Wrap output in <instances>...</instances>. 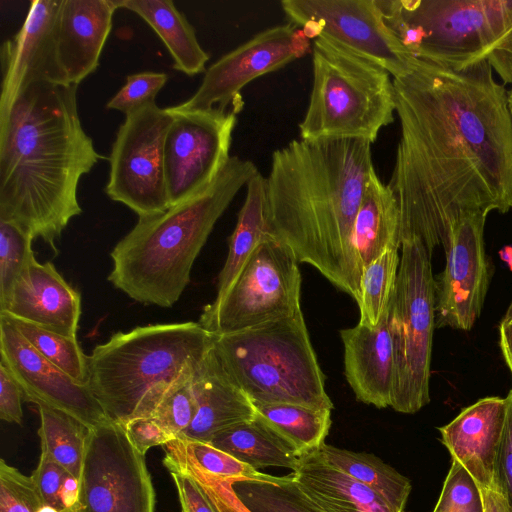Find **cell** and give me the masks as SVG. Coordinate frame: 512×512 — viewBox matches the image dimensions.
<instances>
[{"label":"cell","instance_id":"obj_51","mask_svg":"<svg viewBox=\"0 0 512 512\" xmlns=\"http://www.w3.org/2000/svg\"><path fill=\"white\" fill-rule=\"evenodd\" d=\"M511 318H512V301H511V303H510V305H509V307H508V309H507V311H506V313H505V315H504V317H503V319H502V321H501V322H502V323H506V322H508Z\"/></svg>","mask_w":512,"mask_h":512},{"label":"cell","instance_id":"obj_19","mask_svg":"<svg viewBox=\"0 0 512 512\" xmlns=\"http://www.w3.org/2000/svg\"><path fill=\"white\" fill-rule=\"evenodd\" d=\"M0 314L54 333L76 337L81 296L52 263H39L33 256L7 299L0 303Z\"/></svg>","mask_w":512,"mask_h":512},{"label":"cell","instance_id":"obj_6","mask_svg":"<svg viewBox=\"0 0 512 512\" xmlns=\"http://www.w3.org/2000/svg\"><path fill=\"white\" fill-rule=\"evenodd\" d=\"M414 58L453 69L488 61L512 84V0H377Z\"/></svg>","mask_w":512,"mask_h":512},{"label":"cell","instance_id":"obj_48","mask_svg":"<svg viewBox=\"0 0 512 512\" xmlns=\"http://www.w3.org/2000/svg\"><path fill=\"white\" fill-rule=\"evenodd\" d=\"M79 494V481L76 477L69 474L65 479V482L61 491V500L64 506V510L73 509L78 504Z\"/></svg>","mask_w":512,"mask_h":512},{"label":"cell","instance_id":"obj_11","mask_svg":"<svg viewBox=\"0 0 512 512\" xmlns=\"http://www.w3.org/2000/svg\"><path fill=\"white\" fill-rule=\"evenodd\" d=\"M172 121L170 107L161 108L155 101L147 103L126 114L113 142L105 192L139 218L160 214L171 206L164 141Z\"/></svg>","mask_w":512,"mask_h":512},{"label":"cell","instance_id":"obj_4","mask_svg":"<svg viewBox=\"0 0 512 512\" xmlns=\"http://www.w3.org/2000/svg\"><path fill=\"white\" fill-rule=\"evenodd\" d=\"M257 171L252 161L231 156L207 187L160 214L139 218L112 250L108 280L135 301L173 306L214 225Z\"/></svg>","mask_w":512,"mask_h":512},{"label":"cell","instance_id":"obj_42","mask_svg":"<svg viewBox=\"0 0 512 512\" xmlns=\"http://www.w3.org/2000/svg\"><path fill=\"white\" fill-rule=\"evenodd\" d=\"M507 367L512 376V367ZM505 399L506 415L494 462L492 489L512 507V388Z\"/></svg>","mask_w":512,"mask_h":512},{"label":"cell","instance_id":"obj_32","mask_svg":"<svg viewBox=\"0 0 512 512\" xmlns=\"http://www.w3.org/2000/svg\"><path fill=\"white\" fill-rule=\"evenodd\" d=\"M41 453L79 479L91 429L60 410L37 404Z\"/></svg>","mask_w":512,"mask_h":512},{"label":"cell","instance_id":"obj_46","mask_svg":"<svg viewBox=\"0 0 512 512\" xmlns=\"http://www.w3.org/2000/svg\"><path fill=\"white\" fill-rule=\"evenodd\" d=\"M24 394L20 386L0 363V418L21 425Z\"/></svg>","mask_w":512,"mask_h":512},{"label":"cell","instance_id":"obj_49","mask_svg":"<svg viewBox=\"0 0 512 512\" xmlns=\"http://www.w3.org/2000/svg\"><path fill=\"white\" fill-rule=\"evenodd\" d=\"M499 346L506 365L512 367V324L500 323Z\"/></svg>","mask_w":512,"mask_h":512},{"label":"cell","instance_id":"obj_40","mask_svg":"<svg viewBox=\"0 0 512 512\" xmlns=\"http://www.w3.org/2000/svg\"><path fill=\"white\" fill-rule=\"evenodd\" d=\"M44 504L32 478L0 461V512H36Z\"/></svg>","mask_w":512,"mask_h":512},{"label":"cell","instance_id":"obj_53","mask_svg":"<svg viewBox=\"0 0 512 512\" xmlns=\"http://www.w3.org/2000/svg\"><path fill=\"white\" fill-rule=\"evenodd\" d=\"M508 109H509V114H510V118H511V122H512V88L510 90H508Z\"/></svg>","mask_w":512,"mask_h":512},{"label":"cell","instance_id":"obj_37","mask_svg":"<svg viewBox=\"0 0 512 512\" xmlns=\"http://www.w3.org/2000/svg\"><path fill=\"white\" fill-rule=\"evenodd\" d=\"M33 239L18 226L0 221V303L7 299L17 278L34 256Z\"/></svg>","mask_w":512,"mask_h":512},{"label":"cell","instance_id":"obj_3","mask_svg":"<svg viewBox=\"0 0 512 512\" xmlns=\"http://www.w3.org/2000/svg\"><path fill=\"white\" fill-rule=\"evenodd\" d=\"M77 88L34 83L0 118V221L55 252V241L82 212L79 181L101 158L82 127Z\"/></svg>","mask_w":512,"mask_h":512},{"label":"cell","instance_id":"obj_7","mask_svg":"<svg viewBox=\"0 0 512 512\" xmlns=\"http://www.w3.org/2000/svg\"><path fill=\"white\" fill-rule=\"evenodd\" d=\"M212 344L225 373L253 403L333 409L302 310L238 332L212 334Z\"/></svg>","mask_w":512,"mask_h":512},{"label":"cell","instance_id":"obj_20","mask_svg":"<svg viewBox=\"0 0 512 512\" xmlns=\"http://www.w3.org/2000/svg\"><path fill=\"white\" fill-rule=\"evenodd\" d=\"M119 0H61L55 27L63 83L79 85L99 65Z\"/></svg>","mask_w":512,"mask_h":512},{"label":"cell","instance_id":"obj_23","mask_svg":"<svg viewBox=\"0 0 512 512\" xmlns=\"http://www.w3.org/2000/svg\"><path fill=\"white\" fill-rule=\"evenodd\" d=\"M195 417L179 439L209 443L221 431L256 416L248 396L225 373L213 344L193 374Z\"/></svg>","mask_w":512,"mask_h":512},{"label":"cell","instance_id":"obj_21","mask_svg":"<svg viewBox=\"0 0 512 512\" xmlns=\"http://www.w3.org/2000/svg\"><path fill=\"white\" fill-rule=\"evenodd\" d=\"M506 399L485 397L439 428L452 460L461 464L480 488L492 489L494 462L504 426Z\"/></svg>","mask_w":512,"mask_h":512},{"label":"cell","instance_id":"obj_18","mask_svg":"<svg viewBox=\"0 0 512 512\" xmlns=\"http://www.w3.org/2000/svg\"><path fill=\"white\" fill-rule=\"evenodd\" d=\"M60 5L61 0L31 1L22 27L3 43L0 118L26 87L39 82L64 84L55 41Z\"/></svg>","mask_w":512,"mask_h":512},{"label":"cell","instance_id":"obj_41","mask_svg":"<svg viewBox=\"0 0 512 512\" xmlns=\"http://www.w3.org/2000/svg\"><path fill=\"white\" fill-rule=\"evenodd\" d=\"M168 75L163 72H141L129 75L125 84L108 101V109L118 110L125 115L155 101L158 92L164 87Z\"/></svg>","mask_w":512,"mask_h":512},{"label":"cell","instance_id":"obj_22","mask_svg":"<svg viewBox=\"0 0 512 512\" xmlns=\"http://www.w3.org/2000/svg\"><path fill=\"white\" fill-rule=\"evenodd\" d=\"M344 373L356 398L379 409L390 407L394 352L388 309L374 328L358 323L340 331Z\"/></svg>","mask_w":512,"mask_h":512},{"label":"cell","instance_id":"obj_38","mask_svg":"<svg viewBox=\"0 0 512 512\" xmlns=\"http://www.w3.org/2000/svg\"><path fill=\"white\" fill-rule=\"evenodd\" d=\"M164 466L190 475L201 487L217 512H250L237 498L232 489V478H224L207 473L192 463L165 452Z\"/></svg>","mask_w":512,"mask_h":512},{"label":"cell","instance_id":"obj_45","mask_svg":"<svg viewBox=\"0 0 512 512\" xmlns=\"http://www.w3.org/2000/svg\"><path fill=\"white\" fill-rule=\"evenodd\" d=\"M182 512H217L199 484L188 474L172 470Z\"/></svg>","mask_w":512,"mask_h":512},{"label":"cell","instance_id":"obj_13","mask_svg":"<svg viewBox=\"0 0 512 512\" xmlns=\"http://www.w3.org/2000/svg\"><path fill=\"white\" fill-rule=\"evenodd\" d=\"M289 22L310 40L326 39L390 73L402 74L412 57L386 25L377 0H283Z\"/></svg>","mask_w":512,"mask_h":512},{"label":"cell","instance_id":"obj_30","mask_svg":"<svg viewBox=\"0 0 512 512\" xmlns=\"http://www.w3.org/2000/svg\"><path fill=\"white\" fill-rule=\"evenodd\" d=\"M253 403V402H252ZM256 415L301 457L317 452L332 424L330 409L290 403H253Z\"/></svg>","mask_w":512,"mask_h":512},{"label":"cell","instance_id":"obj_47","mask_svg":"<svg viewBox=\"0 0 512 512\" xmlns=\"http://www.w3.org/2000/svg\"><path fill=\"white\" fill-rule=\"evenodd\" d=\"M484 512H512L506 499L493 489L481 488Z\"/></svg>","mask_w":512,"mask_h":512},{"label":"cell","instance_id":"obj_29","mask_svg":"<svg viewBox=\"0 0 512 512\" xmlns=\"http://www.w3.org/2000/svg\"><path fill=\"white\" fill-rule=\"evenodd\" d=\"M328 464L381 496L396 512H405L411 483L373 454L354 452L324 443L317 451Z\"/></svg>","mask_w":512,"mask_h":512},{"label":"cell","instance_id":"obj_15","mask_svg":"<svg viewBox=\"0 0 512 512\" xmlns=\"http://www.w3.org/2000/svg\"><path fill=\"white\" fill-rule=\"evenodd\" d=\"M312 50V41L292 23L267 28L223 55L205 71L197 91L184 109L242 107L240 91L256 78L279 70Z\"/></svg>","mask_w":512,"mask_h":512},{"label":"cell","instance_id":"obj_17","mask_svg":"<svg viewBox=\"0 0 512 512\" xmlns=\"http://www.w3.org/2000/svg\"><path fill=\"white\" fill-rule=\"evenodd\" d=\"M0 354V363L20 386L25 400L67 413L90 429L112 422L88 385L47 360L3 315Z\"/></svg>","mask_w":512,"mask_h":512},{"label":"cell","instance_id":"obj_52","mask_svg":"<svg viewBox=\"0 0 512 512\" xmlns=\"http://www.w3.org/2000/svg\"><path fill=\"white\" fill-rule=\"evenodd\" d=\"M36 512H60L56 508L49 506V505H43L40 507Z\"/></svg>","mask_w":512,"mask_h":512},{"label":"cell","instance_id":"obj_14","mask_svg":"<svg viewBox=\"0 0 512 512\" xmlns=\"http://www.w3.org/2000/svg\"><path fill=\"white\" fill-rule=\"evenodd\" d=\"M173 121L164 141L165 179L170 205L207 187L230 159L237 124L233 110L170 107Z\"/></svg>","mask_w":512,"mask_h":512},{"label":"cell","instance_id":"obj_16","mask_svg":"<svg viewBox=\"0 0 512 512\" xmlns=\"http://www.w3.org/2000/svg\"><path fill=\"white\" fill-rule=\"evenodd\" d=\"M488 214L459 219L444 245L446 264L435 280V327L470 330L479 318L489 286L484 226Z\"/></svg>","mask_w":512,"mask_h":512},{"label":"cell","instance_id":"obj_35","mask_svg":"<svg viewBox=\"0 0 512 512\" xmlns=\"http://www.w3.org/2000/svg\"><path fill=\"white\" fill-rule=\"evenodd\" d=\"M163 446L165 452L182 458L215 476L257 479L263 474L209 443L176 438Z\"/></svg>","mask_w":512,"mask_h":512},{"label":"cell","instance_id":"obj_2","mask_svg":"<svg viewBox=\"0 0 512 512\" xmlns=\"http://www.w3.org/2000/svg\"><path fill=\"white\" fill-rule=\"evenodd\" d=\"M373 170L366 140L295 139L273 152L266 177L269 233L357 304L353 226Z\"/></svg>","mask_w":512,"mask_h":512},{"label":"cell","instance_id":"obj_24","mask_svg":"<svg viewBox=\"0 0 512 512\" xmlns=\"http://www.w3.org/2000/svg\"><path fill=\"white\" fill-rule=\"evenodd\" d=\"M293 476L325 512H396L375 491L325 462L317 452L301 456Z\"/></svg>","mask_w":512,"mask_h":512},{"label":"cell","instance_id":"obj_55","mask_svg":"<svg viewBox=\"0 0 512 512\" xmlns=\"http://www.w3.org/2000/svg\"><path fill=\"white\" fill-rule=\"evenodd\" d=\"M63 512H75V511L70 509V510H64Z\"/></svg>","mask_w":512,"mask_h":512},{"label":"cell","instance_id":"obj_28","mask_svg":"<svg viewBox=\"0 0 512 512\" xmlns=\"http://www.w3.org/2000/svg\"><path fill=\"white\" fill-rule=\"evenodd\" d=\"M266 177L257 171L246 184V198L230 236L225 264L217 280V296L229 289L255 248L267 236Z\"/></svg>","mask_w":512,"mask_h":512},{"label":"cell","instance_id":"obj_43","mask_svg":"<svg viewBox=\"0 0 512 512\" xmlns=\"http://www.w3.org/2000/svg\"><path fill=\"white\" fill-rule=\"evenodd\" d=\"M69 474L64 467L41 453L37 467L30 477L45 505L60 512L64 511L61 491Z\"/></svg>","mask_w":512,"mask_h":512},{"label":"cell","instance_id":"obj_44","mask_svg":"<svg viewBox=\"0 0 512 512\" xmlns=\"http://www.w3.org/2000/svg\"><path fill=\"white\" fill-rule=\"evenodd\" d=\"M122 427L131 444L143 455L152 447L176 439L152 417L135 418L122 424Z\"/></svg>","mask_w":512,"mask_h":512},{"label":"cell","instance_id":"obj_39","mask_svg":"<svg viewBox=\"0 0 512 512\" xmlns=\"http://www.w3.org/2000/svg\"><path fill=\"white\" fill-rule=\"evenodd\" d=\"M433 512H484L480 486L456 461L452 460Z\"/></svg>","mask_w":512,"mask_h":512},{"label":"cell","instance_id":"obj_54","mask_svg":"<svg viewBox=\"0 0 512 512\" xmlns=\"http://www.w3.org/2000/svg\"><path fill=\"white\" fill-rule=\"evenodd\" d=\"M501 323H502V322H501ZM503 324H512V318H511L508 322L503 323Z\"/></svg>","mask_w":512,"mask_h":512},{"label":"cell","instance_id":"obj_26","mask_svg":"<svg viewBox=\"0 0 512 512\" xmlns=\"http://www.w3.org/2000/svg\"><path fill=\"white\" fill-rule=\"evenodd\" d=\"M119 7L140 16L170 52L173 68L194 76L206 71L209 55L200 46L194 28L171 0H119Z\"/></svg>","mask_w":512,"mask_h":512},{"label":"cell","instance_id":"obj_31","mask_svg":"<svg viewBox=\"0 0 512 512\" xmlns=\"http://www.w3.org/2000/svg\"><path fill=\"white\" fill-rule=\"evenodd\" d=\"M232 489L250 512H325L299 486L293 473L232 479Z\"/></svg>","mask_w":512,"mask_h":512},{"label":"cell","instance_id":"obj_8","mask_svg":"<svg viewBox=\"0 0 512 512\" xmlns=\"http://www.w3.org/2000/svg\"><path fill=\"white\" fill-rule=\"evenodd\" d=\"M313 83L299 124L306 141L363 139L394 121L393 78L382 67L320 37L312 40Z\"/></svg>","mask_w":512,"mask_h":512},{"label":"cell","instance_id":"obj_25","mask_svg":"<svg viewBox=\"0 0 512 512\" xmlns=\"http://www.w3.org/2000/svg\"><path fill=\"white\" fill-rule=\"evenodd\" d=\"M353 247L360 271L387 249L401 248L400 210L389 185L371 172L353 226Z\"/></svg>","mask_w":512,"mask_h":512},{"label":"cell","instance_id":"obj_10","mask_svg":"<svg viewBox=\"0 0 512 512\" xmlns=\"http://www.w3.org/2000/svg\"><path fill=\"white\" fill-rule=\"evenodd\" d=\"M293 251L265 236L220 298L206 305L199 324L223 335L289 317L301 311V273Z\"/></svg>","mask_w":512,"mask_h":512},{"label":"cell","instance_id":"obj_27","mask_svg":"<svg viewBox=\"0 0 512 512\" xmlns=\"http://www.w3.org/2000/svg\"><path fill=\"white\" fill-rule=\"evenodd\" d=\"M209 444L256 470L282 467L294 472L300 462L291 445L257 415L221 431Z\"/></svg>","mask_w":512,"mask_h":512},{"label":"cell","instance_id":"obj_33","mask_svg":"<svg viewBox=\"0 0 512 512\" xmlns=\"http://www.w3.org/2000/svg\"><path fill=\"white\" fill-rule=\"evenodd\" d=\"M399 249H387L362 270L359 323L374 328L387 311L400 264Z\"/></svg>","mask_w":512,"mask_h":512},{"label":"cell","instance_id":"obj_12","mask_svg":"<svg viewBox=\"0 0 512 512\" xmlns=\"http://www.w3.org/2000/svg\"><path fill=\"white\" fill-rule=\"evenodd\" d=\"M78 481L75 512H154L155 491L145 455L118 423L91 429Z\"/></svg>","mask_w":512,"mask_h":512},{"label":"cell","instance_id":"obj_1","mask_svg":"<svg viewBox=\"0 0 512 512\" xmlns=\"http://www.w3.org/2000/svg\"><path fill=\"white\" fill-rule=\"evenodd\" d=\"M392 78L400 240L418 238L432 256L462 217L512 209L508 90L488 61L453 69L413 58Z\"/></svg>","mask_w":512,"mask_h":512},{"label":"cell","instance_id":"obj_5","mask_svg":"<svg viewBox=\"0 0 512 512\" xmlns=\"http://www.w3.org/2000/svg\"><path fill=\"white\" fill-rule=\"evenodd\" d=\"M211 347L212 334L199 322L118 332L89 356L88 386L112 422L151 417L167 388Z\"/></svg>","mask_w":512,"mask_h":512},{"label":"cell","instance_id":"obj_36","mask_svg":"<svg viewBox=\"0 0 512 512\" xmlns=\"http://www.w3.org/2000/svg\"><path fill=\"white\" fill-rule=\"evenodd\" d=\"M196 368L182 374L167 388L151 416L175 438L188 429L196 414L197 403L193 388Z\"/></svg>","mask_w":512,"mask_h":512},{"label":"cell","instance_id":"obj_9","mask_svg":"<svg viewBox=\"0 0 512 512\" xmlns=\"http://www.w3.org/2000/svg\"><path fill=\"white\" fill-rule=\"evenodd\" d=\"M431 255L418 238L401 242L400 264L388 305L394 352L391 405L413 414L430 402L435 328V279Z\"/></svg>","mask_w":512,"mask_h":512},{"label":"cell","instance_id":"obj_50","mask_svg":"<svg viewBox=\"0 0 512 512\" xmlns=\"http://www.w3.org/2000/svg\"><path fill=\"white\" fill-rule=\"evenodd\" d=\"M500 258L512 270V246H505L499 251Z\"/></svg>","mask_w":512,"mask_h":512},{"label":"cell","instance_id":"obj_34","mask_svg":"<svg viewBox=\"0 0 512 512\" xmlns=\"http://www.w3.org/2000/svg\"><path fill=\"white\" fill-rule=\"evenodd\" d=\"M5 317L47 360L78 383L88 385L90 375L89 356L83 352L76 337L64 336L22 320Z\"/></svg>","mask_w":512,"mask_h":512}]
</instances>
